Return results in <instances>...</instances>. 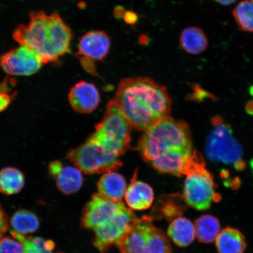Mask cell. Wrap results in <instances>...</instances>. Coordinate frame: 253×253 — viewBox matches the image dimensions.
<instances>
[{
	"label": "cell",
	"mask_w": 253,
	"mask_h": 253,
	"mask_svg": "<svg viewBox=\"0 0 253 253\" xmlns=\"http://www.w3.org/2000/svg\"><path fill=\"white\" fill-rule=\"evenodd\" d=\"M137 150L158 172L179 177L188 172L198 153L187 123L170 117L145 131Z\"/></svg>",
	"instance_id": "1"
},
{
	"label": "cell",
	"mask_w": 253,
	"mask_h": 253,
	"mask_svg": "<svg viewBox=\"0 0 253 253\" xmlns=\"http://www.w3.org/2000/svg\"><path fill=\"white\" fill-rule=\"evenodd\" d=\"M132 128L146 131L169 117L172 101L166 88L150 78L123 79L114 99Z\"/></svg>",
	"instance_id": "2"
},
{
	"label": "cell",
	"mask_w": 253,
	"mask_h": 253,
	"mask_svg": "<svg viewBox=\"0 0 253 253\" xmlns=\"http://www.w3.org/2000/svg\"><path fill=\"white\" fill-rule=\"evenodd\" d=\"M29 18V23L15 28L12 38L16 42L33 49L44 64L58 61L71 53L72 31L58 12L33 11Z\"/></svg>",
	"instance_id": "3"
},
{
	"label": "cell",
	"mask_w": 253,
	"mask_h": 253,
	"mask_svg": "<svg viewBox=\"0 0 253 253\" xmlns=\"http://www.w3.org/2000/svg\"><path fill=\"white\" fill-rule=\"evenodd\" d=\"M132 126L115 99L107 104L103 118L87 140L113 157L120 158L128 150Z\"/></svg>",
	"instance_id": "4"
},
{
	"label": "cell",
	"mask_w": 253,
	"mask_h": 253,
	"mask_svg": "<svg viewBox=\"0 0 253 253\" xmlns=\"http://www.w3.org/2000/svg\"><path fill=\"white\" fill-rule=\"evenodd\" d=\"M116 246L120 253H172L166 234L147 216L132 221Z\"/></svg>",
	"instance_id": "5"
},
{
	"label": "cell",
	"mask_w": 253,
	"mask_h": 253,
	"mask_svg": "<svg viewBox=\"0 0 253 253\" xmlns=\"http://www.w3.org/2000/svg\"><path fill=\"white\" fill-rule=\"evenodd\" d=\"M213 127L207 138L206 154L209 160L215 163L234 166L237 170L245 169L242 160L243 151L233 137L230 126L220 117L212 119Z\"/></svg>",
	"instance_id": "6"
},
{
	"label": "cell",
	"mask_w": 253,
	"mask_h": 253,
	"mask_svg": "<svg viewBox=\"0 0 253 253\" xmlns=\"http://www.w3.org/2000/svg\"><path fill=\"white\" fill-rule=\"evenodd\" d=\"M185 176L183 198L186 203L199 211L208 210L216 196L215 184L200 153L197 154Z\"/></svg>",
	"instance_id": "7"
},
{
	"label": "cell",
	"mask_w": 253,
	"mask_h": 253,
	"mask_svg": "<svg viewBox=\"0 0 253 253\" xmlns=\"http://www.w3.org/2000/svg\"><path fill=\"white\" fill-rule=\"evenodd\" d=\"M66 158L82 172L86 174L115 171L122 166L120 158L110 156L87 140L80 146L69 151Z\"/></svg>",
	"instance_id": "8"
},
{
	"label": "cell",
	"mask_w": 253,
	"mask_h": 253,
	"mask_svg": "<svg viewBox=\"0 0 253 253\" xmlns=\"http://www.w3.org/2000/svg\"><path fill=\"white\" fill-rule=\"evenodd\" d=\"M44 65L41 57L30 47L20 45L0 56V66L6 74L28 77L39 72Z\"/></svg>",
	"instance_id": "9"
},
{
	"label": "cell",
	"mask_w": 253,
	"mask_h": 253,
	"mask_svg": "<svg viewBox=\"0 0 253 253\" xmlns=\"http://www.w3.org/2000/svg\"><path fill=\"white\" fill-rule=\"evenodd\" d=\"M130 208L126 207L113 219L93 230V244L101 253H107L113 245H117L122 236L137 219Z\"/></svg>",
	"instance_id": "10"
},
{
	"label": "cell",
	"mask_w": 253,
	"mask_h": 253,
	"mask_svg": "<svg viewBox=\"0 0 253 253\" xmlns=\"http://www.w3.org/2000/svg\"><path fill=\"white\" fill-rule=\"evenodd\" d=\"M126 208L123 202L111 201L99 194H94L84 208L82 225L93 231L108 222Z\"/></svg>",
	"instance_id": "11"
},
{
	"label": "cell",
	"mask_w": 253,
	"mask_h": 253,
	"mask_svg": "<svg viewBox=\"0 0 253 253\" xmlns=\"http://www.w3.org/2000/svg\"><path fill=\"white\" fill-rule=\"evenodd\" d=\"M110 47L111 39L108 34L103 31H91L79 40L76 55L80 60L102 61L108 55Z\"/></svg>",
	"instance_id": "12"
},
{
	"label": "cell",
	"mask_w": 253,
	"mask_h": 253,
	"mask_svg": "<svg viewBox=\"0 0 253 253\" xmlns=\"http://www.w3.org/2000/svg\"><path fill=\"white\" fill-rule=\"evenodd\" d=\"M68 99L73 110L81 114L93 112L100 102L97 87L86 81L79 82L71 88Z\"/></svg>",
	"instance_id": "13"
},
{
	"label": "cell",
	"mask_w": 253,
	"mask_h": 253,
	"mask_svg": "<svg viewBox=\"0 0 253 253\" xmlns=\"http://www.w3.org/2000/svg\"><path fill=\"white\" fill-rule=\"evenodd\" d=\"M49 171L55 179L57 188L63 194H75L83 185V176L77 167L64 166L60 161H55L49 164Z\"/></svg>",
	"instance_id": "14"
},
{
	"label": "cell",
	"mask_w": 253,
	"mask_h": 253,
	"mask_svg": "<svg viewBox=\"0 0 253 253\" xmlns=\"http://www.w3.org/2000/svg\"><path fill=\"white\" fill-rule=\"evenodd\" d=\"M135 173L130 184L126 188L125 198L129 208L144 211L149 208L154 201L153 188L147 183L137 181Z\"/></svg>",
	"instance_id": "15"
},
{
	"label": "cell",
	"mask_w": 253,
	"mask_h": 253,
	"mask_svg": "<svg viewBox=\"0 0 253 253\" xmlns=\"http://www.w3.org/2000/svg\"><path fill=\"white\" fill-rule=\"evenodd\" d=\"M126 188L124 177L114 171L104 173L97 185L98 194L115 202H122Z\"/></svg>",
	"instance_id": "16"
},
{
	"label": "cell",
	"mask_w": 253,
	"mask_h": 253,
	"mask_svg": "<svg viewBox=\"0 0 253 253\" xmlns=\"http://www.w3.org/2000/svg\"><path fill=\"white\" fill-rule=\"evenodd\" d=\"M216 246L219 253H244L247 245L245 236L240 231L228 227L217 237Z\"/></svg>",
	"instance_id": "17"
},
{
	"label": "cell",
	"mask_w": 253,
	"mask_h": 253,
	"mask_svg": "<svg viewBox=\"0 0 253 253\" xmlns=\"http://www.w3.org/2000/svg\"><path fill=\"white\" fill-rule=\"evenodd\" d=\"M167 233L176 246L184 248L194 241L195 227L191 220L185 217H179L170 224Z\"/></svg>",
	"instance_id": "18"
},
{
	"label": "cell",
	"mask_w": 253,
	"mask_h": 253,
	"mask_svg": "<svg viewBox=\"0 0 253 253\" xmlns=\"http://www.w3.org/2000/svg\"><path fill=\"white\" fill-rule=\"evenodd\" d=\"M180 45L186 52L198 55L205 51L208 46V40L204 31L197 27L185 28L179 39Z\"/></svg>",
	"instance_id": "19"
},
{
	"label": "cell",
	"mask_w": 253,
	"mask_h": 253,
	"mask_svg": "<svg viewBox=\"0 0 253 253\" xmlns=\"http://www.w3.org/2000/svg\"><path fill=\"white\" fill-rule=\"evenodd\" d=\"M25 177L16 168L8 167L0 170V192L11 195L18 194L24 188Z\"/></svg>",
	"instance_id": "20"
},
{
	"label": "cell",
	"mask_w": 253,
	"mask_h": 253,
	"mask_svg": "<svg viewBox=\"0 0 253 253\" xmlns=\"http://www.w3.org/2000/svg\"><path fill=\"white\" fill-rule=\"evenodd\" d=\"M195 227L197 239L204 243L213 242L220 232L219 220L210 214L198 217L195 221Z\"/></svg>",
	"instance_id": "21"
},
{
	"label": "cell",
	"mask_w": 253,
	"mask_h": 253,
	"mask_svg": "<svg viewBox=\"0 0 253 253\" xmlns=\"http://www.w3.org/2000/svg\"><path fill=\"white\" fill-rule=\"evenodd\" d=\"M10 224L12 230L25 236L39 229L40 221L36 215L31 211L20 210L12 216Z\"/></svg>",
	"instance_id": "22"
},
{
	"label": "cell",
	"mask_w": 253,
	"mask_h": 253,
	"mask_svg": "<svg viewBox=\"0 0 253 253\" xmlns=\"http://www.w3.org/2000/svg\"><path fill=\"white\" fill-rule=\"evenodd\" d=\"M11 235L20 241L24 247V253H54L55 243L52 240L40 237L26 236L10 230Z\"/></svg>",
	"instance_id": "23"
},
{
	"label": "cell",
	"mask_w": 253,
	"mask_h": 253,
	"mask_svg": "<svg viewBox=\"0 0 253 253\" xmlns=\"http://www.w3.org/2000/svg\"><path fill=\"white\" fill-rule=\"evenodd\" d=\"M237 25L243 31L253 32V0H244L233 11Z\"/></svg>",
	"instance_id": "24"
},
{
	"label": "cell",
	"mask_w": 253,
	"mask_h": 253,
	"mask_svg": "<svg viewBox=\"0 0 253 253\" xmlns=\"http://www.w3.org/2000/svg\"><path fill=\"white\" fill-rule=\"evenodd\" d=\"M0 253H24V247L17 239L4 237L0 240Z\"/></svg>",
	"instance_id": "25"
},
{
	"label": "cell",
	"mask_w": 253,
	"mask_h": 253,
	"mask_svg": "<svg viewBox=\"0 0 253 253\" xmlns=\"http://www.w3.org/2000/svg\"><path fill=\"white\" fill-rule=\"evenodd\" d=\"M14 94L0 91V113L4 112L10 104Z\"/></svg>",
	"instance_id": "26"
},
{
	"label": "cell",
	"mask_w": 253,
	"mask_h": 253,
	"mask_svg": "<svg viewBox=\"0 0 253 253\" xmlns=\"http://www.w3.org/2000/svg\"><path fill=\"white\" fill-rule=\"evenodd\" d=\"M8 228V221L7 215L0 204V240H1Z\"/></svg>",
	"instance_id": "27"
},
{
	"label": "cell",
	"mask_w": 253,
	"mask_h": 253,
	"mask_svg": "<svg viewBox=\"0 0 253 253\" xmlns=\"http://www.w3.org/2000/svg\"><path fill=\"white\" fill-rule=\"evenodd\" d=\"M125 21L129 25H134L138 20V16L134 11H126L124 16Z\"/></svg>",
	"instance_id": "28"
},
{
	"label": "cell",
	"mask_w": 253,
	"mask_h": 253,
	"mask_svg": "<svg viewBox=\"0 0 253 253\" xmlns=\"http://www.w3.org/2000/svg\"><path fill=\"white\" fill-rule=\"evenodd\" d=\"M126 9L121 5L116 6L114 9L113 14L115 17L118 19H122L124 17L126 13Z\"/></svg>",
	"instance_id": "29"
},
{
	"label": "cell",
	"mask_w": 253,
	"mask_h": 253,
	"mask_svg": "<svg viewBox=\"0 0 253 253\" xmlns=\"http://www.w3.org/2000/svg\"><path fill=\"white\" fill-rule=\"evenodd\" d=\"M150 39L147 36L145 35H142L140 38H139V42L142 45H147L149 43Z\"/></svg>",
	"instance_id": "30"
},
{
	"label": "cell",
	"mask_w": 253,
	"mask_h": 253,
	"mask_svg": "<svg viewBox=\"0 0 253 253\" xmlns=\"http://www.w3.org/2000/svg\"><path fill=\"white\" fill-rule=\"evenodd\" d=\"M215 1L221 5H227L233 4L236 1V0H215Z\"/></svg>",
	"instance_id": "31"
},
{
	"label": "cell",
	"mask_w": 253,
	"mask_h": 253,
	"mask_svg": "<svg viewBox=\"0 0 253 253\" xmlns=\"http://www.w3.org/2000/svg\"><path fill=\"white\" fill-rule=\"evenodd\" d=\"M246 110L247 112L250 115H253V102L252 101V102H250L248 103V104H247L246 106Z\"/></svg>",
	"instance_id": "32"
},
{
	"label": "cell",
	"mask_w": 253,
	"mask_h": 253,
	"mask_svg": "<svg viewBox=\"0 0 253 253\" xmlns=\"http://www.w3.org/2000/svg\"><path fill=\"white\" fill-rule=\"evenodd\" d=\"M251 93L253 96V88H252V89H251Z\"/></svg>",
	"instance_id": "33"
}]
</instances>
